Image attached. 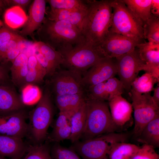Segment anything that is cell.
<instances>
[{"label": "cell", "instance_id": "obj_20", "mask_svg": "<svg viewBox=\"0 0 159 159\" xmlns=\"http://www.w3.org/2000/svg\"><path fill=\"white\" fill-rule=\"evenodd\" d=\"M87 11V10L86 11L50 10L47 18L52 20L63 21L69 22L81 31L82 22Z\"/></svg>", "mask_w": 159, "mask_h": 159}, {"label": "cell", "instance_id": "obj_6", "mask_svg": "<svg viewBox=\"0 0 159 159\" xmlns=\"http://www.w3.org/2000/svg\"><path fill=\"white\" fill-rule=\"evenodd\" d=\"M112 13L110 30L131 38L140 43L144 42L143 26L133 16L121 0H112Z\"/></svg>", "mask_w": 159, "mask_h": 159}, {"label": "cell", "instance_id": "obj_42", "mask_svg": "<svg viewBox=\"0 0 159 159\" xmlns=\"http://www.w3.org/2000/svg\"><path fill=\"white\" fill-rule=\"evenodd\" d=\"M20 53V50L18 47L11 50L5 56L2 64H4L9 61L12 63Z\"/></svg>", "mask_w": 159, "mask_h": 159}, {"label": "cell", "instance_id": "obj_15", "mask_svg": "<svg viewBox=\"0 0 159 159\" xmlns=\"http://www.w3.org/2000/svg\"><path fill=\"white\" fill-rule=\"evenodd\" d=\"M46 2L44 0H34L30 6L27 20L19 33L21 35H32L38 30L45 18Z\"/></svg>", "mask_w": 159, "mask_h": 159}, {"label": "cell", "instance_id": "obj_23", "mask_svg": "<svg viewBox=\"0 0 159 159\" xmlns=\"http://www.w3.org/2000/svg\"><path fill=\"white\" fill-rule=\"evenodd\" d=\"M138 142L151 146L159 147V116L148 123L136 138Z\"/></svg>", "mask_w": 159, "mask_h": 159}, {"label": "cell", "instance_id": "obj_47", "mask_svg": "<svg viewBox=\"0 0 159 159\" xmlns=\"http://www.w3.org/2000/svg\"><path fill=\"white\" fill-rule=\"evenodd\" d=\"M5 3L4 0H0V13L2 11L3 9L4 8Z\"/></svg>", "mask_w": 159, "mask_h": 159}, {"label": "cell", "instance_id": "obj_44", "mask_svg": "<svg viewBox=\"0 0 159 159\" xmlns=\"http://www.w3.org/2000/svg\"><path fill=\"white\" fill-rule=\"evenodd\" d=\"M8 78L6 69L3 65H0V85H8Z\"/></svg>", "mask_w": 159, "mask_h": 159}, {"label": "cell", "instance_id": "obj_17", "mask_svg": "<svg viewBox=\"0 0 159 159\" xmlns=\"http://www.w3.org/2000/svg\"><path fill=\"white\" fill-rule=\"evenodd\" d=\"M21 97L8 85H0V115H4L24 109Z\"/></svg>", "mask_w": 159, "mask_h": 159}, {"label": "cell", "instance_id": "obj_13", "mask_svg": "<svg viewBox=\"0 0 159 159\" xmlns=\"http://www.w3.org/2000/svg\"><path fill=\"white\" fill-rule=\"evenodd\" d=\"M27 114L24 110L0 115V134L22 139L28 133Z\"/></svg>", "mask_w": 159, "mask_h": 159}, {"label": "cell", "instance_id": "obj_26", "mask_svg": "<svg viewBox=\"0 0 159 159\" xmlns=\"http://www.w3.org/2000/svg\"><path fill=\"white\" fill-rule=\"evenodd\" d=\"M27 18L24 11L21 7L14 6L6 10L4 15L5 23L9 28L14 29L23 26Z\"/></svg>", "mask_w": 159, "mask_h": 159}, {"label": "cell", "instance_id": "obj_3", "mask_svg": "<svg viewBox=\"0 0 159 159\" xmlns=\"http://www.w3.org/2000/svg\"><path fill=\"white\" fill-rule=\"evenodd\" d=\"M86 118L83 140L116 131L120 129L112 119L108 103L86 99Z\"/></svg>", "mask_w": 159, "mask_h": 159}, {"label": "cell", "instance_id": "obj_33", "mask_svg": "<svg viewBox=\"0 0 159 159\" xmlns=\"http://www.w3.org/2000/svg\"><path fill=\"white\" fill-rule=\"evenodd\" d=\"M51 159H81L72 148L62 146L55 143L50 149Z\"/></svg>", "mask_w": 159, "mask_h": 159}, {"label": "cell", "instance_id": "obj_39", "mask_svg": "<svg viewBox=\"0 0 159 159\" xmlns=\"http://www.w3.org/2000/svg\"><path fill=\"white\" fill-rule=\"evenodd\" d=\"M28 57L25 54L21 52L12 63L10 68L11 75L25 66L27 65Z\"/></svg>", "mask_w": 159, "mask_h": 159}, {"label": "cell", "instance_id": "obj_18", "mask_svg": "<svg viewBox=\"0 0 159 159\" xmlns=\"http://www.w3.org/2000/svg\"><path fill=\"white\" fill-rule=\"evenodd\" d=\"M69 115L66 113L59 112L51 133L48 137V141L58 143L69 139L71 126Z\"/></svg>", "mask_w": 159, "mask_h": 159}, {"label": "cell", "instance_id": "obj_19", "mask_svg": "<svg viewBox=\"0 0 159 159\" xmlns=\"http://www.w3.org/2000/svg\"><path fill=\"white\" fill-rule=\"evenodd\" d=\"M86 93L56 95L55 97L56 104L59 112L68 114L70 117L85 101Z\"/></svg>", "mask_w": 159, "mask_h": 159}, {"label": "cell", "instance_id": "obj_1", "mask_svg": "<svg viewBox=\"0 0 159 159\" xmlns=\"http://www.w3.org/2000/svg\"><path fill=\"white\" fill-rule=\"evenodd\" d=\"M88 8L81 31L87 44L99 47L111 26L112 0H87Z\"/></svg>", "mask_w": 159, "mask_h": 159}, {"label": "cell", "instance_id": "obj_34", "mask_svg": "<svg viewBox=\"0 0 159 159\" xmlns=\"http://www.w3.org/2000/svg\"><path fill=\"white\" fill-rule=\"evenodd\" d=\"M47 74L46 70L42 66L28 69L23 86L27 84H35L40 83L43 80L44 77Z\"/></svg>", "mask_w": 159, "mask_h": 159}, {"label": "cell", "instance_id": "obj_14", "mask_svg": "<svg viewBox=\"0 0 159 159\" xmlns=\"http://www.w3.org/2000/svg\"><path fill=\"white\" fill-rule=\"evenodd\" d=\"M108 101L112 120L120 129L131 119L133 111L132 105L121 95H116Z\"/></svg>", "mask_w": 159, "mask_h": 159}, {"label": "cell", "instance_id": "obj_32", "mask_svg": "<svg viewBox=\"0 0 159 159\" xmlns=\"http://www.w3.org/2000/svg\"><path fill=\"white\" fill-rule=\"evenodd\" d=\"M50 149L47 142L29 145L23 159H51Z\"/></svg>", "mask_w": 159, "mask_h": 159}, {"label": "cell", "instance_id": "obj_8", "mask_svg": "<svg viewBox=\"0 0 159 159\" xmlns=\"http://www.w3.org/2000/svg\"><path fill=\"white\" fill-rule=\"evenodd\" d=\"M129 94L134 111L133 134L136 138L148 123L159 116V105L154 101L150 92L141 94L131 89Z\"/></svg>", "mask_w": 159, "mask_h": 159}, {"label": "cell", "instance_id": "obj_2", "mask_svg": "<svg viewBox=\"0 0 159 159\" xmlns=\"http://www.w3.org/2000/svg\"><path fill=\"white\" fill-rule=\"evenodd\" d=\"M40 41L49 45L61 54L85 43L81 31L71 24L45 17L37 30Z\"/></svg>", "mask_w": 159, "mask_h": 159}, {"label": "cell", "instance_id": "obj_36", "mask_svg": "<svg viewBox=\"0 0 159 159\" xmlns=\"http://www.w3.org/2000/svg\"><path fill=\"white\" fill-rule=\"evenodd\" d=\"M132 159H159V155L153 147L143 144Z\"/></svg>", "mask_w": 159, "mask_h": 159}, {"label": "cell", "instance_id": "obj_41", "mask_svg": "<svg viewBox=\"0 0 159 159\" xmlns=\"http://www.w3.org/2000/svg\"><path fill=\"white\" fill-rule=\"evenodd\" d=\"M142 70L151 74L159 80V64L145 63L143 66Z\"/></svg>", "mask_w": 159, "mask_h": 159}, {"label": "cell", "instance_id": "obj_10", "mask_svg": "<svg viewBox=\"0 0 159 159\" xmlns=\"http://www.w3.org/2000/svg\"><path fill=\"white\" fill-rule=\"evenodd\" d=\"M51 76L49 86L55 95L86 93L82 83V76L75 72L61 70Z\"/></svg>", "mask_w": 159, "mask_h": 159}, {"label": "cell", "instance_id": "obj_40", "mask_svg": "<svg viewBox=\"0 0 159 159\" xmlns=\"http://www.w3.org/2000/svg\"><path fill=\"white\" fill-rule=\"evenodd\" d=\"M34 55L39 63L46 69L47 75L52 76L56 71V70L42 54L38 52Z\"/></svg>", "mask_w": 159, "mask_h": 159}, {"label": "cell", "instance_id": "obj_11", "mask_svg": "<svg viewBox=\"0 0 159 159\" xmlns=\"http://www.w3.org/2000/svg\"><path fill=\"white\" fill-rule=\"evenodd\" d=\"M117 74L115 62L113 58L105 57L82 75V84L86 91L88 88L114 77Z\"/></svg>", "mask_w": 159, "mask_h": 159}, {"label": "cell", "instance_id": "obj_31", "mask_svg": "<svg viewBox=\"0 0 159 159\" xmlns=\"http://www.w3.org/2000/svg\"><path fill=\"white\" fill-rule=\"evenodd\" d=\"M42 94L40 89L37 85L27 84L23 87L21 97L24 105H31L38 102Z\"/></svg>", "mask_w": 159, "mask_h": 159}, {"label": "cell", "instance_id": "obj_29", "mask_svg": "<svg viewBox=\"0 0 159 159\" xmlns=\"http://www.w3.org/2000/svg\"><path fill=\"white\" fill-rule=\"evenodd\" d=\"M51 10H67L86 11L88 6L86 1L80 0H48Z\"/></svg>", "mask_w": 159, "mask_h": 159}, {"label": "cell", "instance_id": "obj_37", "mask_svg": "<svg viewBox=\"0 0 159 159\" xmlns=\"http://www.w3.org/2000/svg\"><path fill=\"white\" fill-rule=\"evenodd\" d=\"M17 39H24L8 27H0V47L8 41Z\"/></svg>", "mask_w": 159, "mask_h": 159}, {"label": "cell", "instance_id": "obj_7", "mask_svg": "<svg viewBox=\"0 0 159 159\" xmlns=\"http://www.w3.org/2000/svg\"><path fill=\"white\" fill-rule=\"evenodd\" d=\"M62 55L63 58L62 65L82 76L99 60L105 57L99 47L86 43L74 47Z\"/></svg>", "mask_w": 159, "mask_h": 159}, {"label": "cell", "instance_id": "obj_28", "mask_svg": "<svg viewBox=\"0 0 159 159\" xmlns=\"http://www.w3.org/2000/svg\"><path fill=\"white\" fill-rule=\"evenodd\" d=\"M159 81L151 74L145 72L135 79L131 84V89L141 94L150 92L153 90L155 84Z\"/></svg>", "mask_w": 159, "mask_h": 159}, {"label": "cell", "instance_id": "obj_35", "mask_svg": "<svg viewBox=\"0 0 159 159\" xmlns=\"http://www.w3.org/2000/svg\"><path fill=\"white\" fill-rule=\"evenodd\" d=\"M105 84L106 91L109 96L108 101L116 95H122L125 90L122 82L115 77L106 81Z\"/></svg>", "mask_w": 159, "mask_h": 159}, {"label": "cell", "instance_id": "obj_45", "mask_svg": "<svg viewBox=\"0 0 159 159\" xmlns=\"http://www.w3.org/2000/svg\"><path fill=\"white\" fill-rule=\"evenodd\" d=\"M151 14L157 17L159 16V0H152L150 6Z\"/></svg>", "mask_w": 159, "mask_h": 159}, {"label": "cell", "instance_id": "obj_9", "mask_svg": "<svg viewBox=\"0 0 159 159\" xmlns=\"http://www.w3.org/2000/svg\"><path fill=\"white\" fill-rule=\"evenodd\" d=\"M115 58L117 74L123 85L124 90L129 94L132 83L137 77L139 72L142 70L145 63L141 59L138 50L135 49Z\"/></svg>", "mask_w": 159, "mask_h": 159}, {"label": "cell", "instance_id": "obj_46", "mask_svg": "<svg viewBox=\"0 0 159 159\" xmlns=\"http://www.w3.org/2000/svg\"><path fill=\"white\" fill-rule=\"evenodd\" d=\"M154 93L153 98L155 102L159 105V86H157L155 88H154Z\"/></svg>", "mask_w": 159, "mask_h": 159}, {"label": "cell", "instance_id": "obj_16", "mask_svg": "<svg viewBox=\"0 0 159 159\" xmlns=\"http://www.w3.org/2000/svg\"><path fill=\"white\" fill-rule=\"evenodd\" d=\"M28 147L22 139L0 134V156L21 159Z\"/></svg>", "mask_w": 159, "mask_h": 159}, {"label": "cell", "instance_id": "obj_25", "mask_svg": "<svg viewBox=\"0 0 159 159\" xmlns=\"http://www.w3.org/2000/svg\"><path fill=\"white\" fill-rule=\"evenodd\" d=\"M140 58L145 63L159 64V43L144 42L137 44Z\"/></svg>", "mask_w": 159, "mask_h": 159}, {"label": "cell", "instance_id": "obj_43", "mask_svg": "<svg viewBox=\"0 0 159 159\" xmlns=\"http://www.w3.org/2000/svg\"><path fill=\"white\" fill-rule=\"evenodd\" d=\"M30 0H4L5 4L12 6H18L22 8L25 7L31 2Z\"/></svg>", "mask_w": 159, "mask_h": 159}, {"label": "cell", "instance_id": "obj_27", "mask_svg": "<svg viewBox=\"0 0 159 159\" xmlns=\"http://www.w3.org/2000/svg\"><path fill=\"white\" fill-rule=\"evenodd\" d=\"M34 46L38 52L42 54L56 70L62 64L63 58L62 54L49 45L39 41L35 42Z\"/></svg>", "mask_w": 159, "mask_h": 159}, {"label": "cell", "instance_id": "obj_4", "mask_svg": "<svg viewBox=\"0 0 159 159\" xmlns=\"http://www.w3.org/2000/svg\"><path fill=\"white\" fill-rule=\"evenodd\" d=\"M53 108L50 92L47 89L29 117L28 134L34 144L41 143L46 139L53 118Z\"/></svg>", "mask_w": 159, "mask_h": 159}, {"label": "cell", "instance_id": "obj_5", "mask_svg": "<svg viewBox=\"0 0 159 159\" xmlns=\"http://www.w3.org/2000/svg\"><path fill=\"white\" fill-rule=\"evenodd\" d=\"M127 134L112 132L73 143V149L82 159H108L109 151L115 143L125 142Z\"/></svg>", "mask_w": 159, "mask_h": 159}, {"label": "cell", "instance_id": "obj_30", "mask_svg": "<svg viewBox=\"0 0 159 159\" xmlns=\"http://www.w3.org/2000/svg\"><path fill=\"white\" fill-rule=\"evenodd\" d=\"M144 39L159 43V18L151 14L143 26Z\"/></svg>", "mask_w": 159, "mask_h": 159}, {"label": "cell", "instance_id": "obj_12", "mask_svg": "<svg viewBox=\"0 0 159 159\" xmlns=\"http://www.w3.org/2000/svg\"><path fill=\"white\" fill-rule=\"evenodd\" d=\"M139 43L131 38L109 30L99 47L105 57L113 58L133 51Z\"/></svg>", "mask_w": 159, "mask_h": 159}, {"label": "cell", "instance_id": "obj_21", "mask_svg": "<svg viewBox=\"0 0 159 159\" xmlns=\"http://www.w3.org/2000/svg\"><path fill=\"white\" fill-rule=\"evenodd\" d=\"M86 118L85 100L70 117L69 121L71 133L69 140L72 143L79 141L81 138L85 130Z\"/></svg>", "mask_w": 159, "mask_h": 159}, {"label": "cell", "instance_id": "obj_22", "mask_svg": "<svg viewBox=\"0 0 159 159\" xmlns=\"http://www.w3.org/2000/svg\"><path fill=\"white\" fill-rule=\"evenodd\" d=\"M133 16L142 26L152 14L150 6L152 0H121Z\"/></svg>", "mask_w": 159, "mask_h": 159}, {"label": "cell", "instance_id": "obj_24", "mask_svg": "<svg viewBox=\"0 0 159 159\" xmlns=\"http://www.w3.org/2000/svg\"><path fill=\"white\" fill-rule=\"evenodd\" d=\"M140 146L125 142H117L110 148L108 155L109 159H132Z\"/></svg>", "mask_w": 159, "mask_h": 159}, {"label": "cell", "instance_id": "obj_48", "mask_svg": "<svg viewBox=\"0 0 159 159\" xmlns=\"http://www.w3.org/2000/svg\"><path fill=\"white\" fill-rule=\"evenodd\" d=\"M0 159H10L0 156Z\"/></svg>", "mask_w": 159, "mask_h": 159}, {"label": "cell", "instance_id": "obj_38", "mask_svg": "<svg viewBox=\"0 0 159 159\" xmlns=\"http://www.w3.org/2000/svg\"><path fill=\"white\" fill-rule=\"evenodd\" d=\"M24 39H14L8 41L0 47V63L1 64L7 53L11 50L18 47L19 43Z\"/></svg>", "mask_w": 159, "mask_h": 159}]
</instances>
